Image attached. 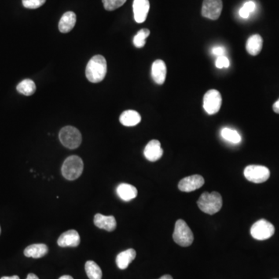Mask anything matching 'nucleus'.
Returning a JSON list of instances; mask_svg holds the SVG:
<instances>
[{
    "mask_svg": "<svg viewBox=\"0 0 279 279\" xmlns=\"http://www.w3.org/2000/svg\"><path fill=\"white\" fill-rule=\"evenodd\" d=\"M0 234H1V227H0Z\"/></svg>",
    "mask_w": 279,
    "mask_h": 279,
    "instance_id": "c9c22d12",
    "label": "nucleus"
},
{
    "mask_svg": "<svg viewBox=\"0 0 279 279\" xmlns=\"http://www.w3.org/2000/svg\"><path fill=\"white\" fill-rule=\"evenodd\" d=\"M107 72V60L100 55L95 56L89 60L86 66V75L88 80L99 83L105 78Z\"/></svg>",
    "mask_w": 279,
    "mask_h": 279,
    "instance_id": "f257e3e1",
    "label": "nucleus"
},
{
    "mask_svg": "<svg viewBox=\"0 0 279 279\" xmlns=\"http://www.w3.org/2000/svg\"><path fill=\"white\" fill-rule=\"evenodd\" d=\"M275 233V226L266 220H260L254 223L251 228V234L258 240H265L272 237Z\"/></svg>",
    "mask_w": 279,
    "mask_h": 279,
    "instance_id": "423d86ee",
    "label": "nucleus"
},
{
    "mask_svg": "<svg viewBox=\"0 0 279 279\" xmlns=\"http://www.w3.org/2000/svg\"><path fill=\"white\" fill-rule=\"evenodd\" d=\"M133 9L135 21L138 23H144L149 12V0H133Z\"/></svg>",
    "mask_w": 279,
    "mask_h": 279,
    "instance_id": "9b49d317",
    "label": "nucleus"
},
{
    "mask_svg": "<svg viewBox=\"0 0 279 279\" xmlns=\"http://www.w3.org/2000/svg\"><path fill=\"white\" fill-rule=\"evenodd\" d=\"M244 177L254 183H263L270 177L268 167L262 166H247L244 171Z\"/></svg>",
    "mask_w": 279,
    "mask_h": 279,
    "instance_id": "6e6552de",
    "label": "nucleus"
},
{
    "mask_svg": "<svg viewBox=\"0 0 279 279\" xmlns=\"http://www.w3.org/2000/svg\"><path fill=\"white\" fill-rule=\"evenodd\" d=\"M59 279H74L73 278L70 276H63L59 278Z\"/></svg>",
    "mask_w": 279,
    "mask_h": 279,
    "instance_id": "f704fd0d",
    "label": "nucleus"
},
{
    "mask_svg": "<svg viewBox=\"0 0 279 279\" xmlns=\"http://www.w3.org/2000/svg\"><path fill=\"white\" fill-rule=\"evenodd\" d=\"M173 240L181 247H189L192 244L194 240L193 233L183 220H178L175 223Z\"/></svg>",
    "mask_w": 279,
    "mask_h": 279,
    "instance_id": "39448f33",
    "label": "nucleus"
},
{
    "mask_svg": "<svg viewBox=\"0 0 279 279\" xmlns=\"http://www.w3.org/2000/svg\"><path fill=\"white\" fill-rule=\"evenodd\" d=\"M197 205L205 214L214 215L222 208V196L217 192H203L198 199Z\"/></svg>",
    "mask_w": 279,
    "mask_h": 279,
    "instance_id": "f03ea898",
    "label": "nucleus"
},
{
    "mask_svg": "<svg viewBox=\"0 0 279 279\" xmlns=\"http://www.w3.org/2000/svg\"><path fill=\"white\" fill-rule=\"evenodd\" d=\"M76 23V15L74 12L68 11L64 13L58 23V28L60 32L68 33L75 27Z\"/></svg>",
    "mask_w": 279,
    "mask_h": 279,
    "instance_id": "f3484780",
    "label": "nucleus"
},
{
    "mask_svg": "<svg viewBox=\"0 0 279 279\" xmlns=\"http://www.w3.org/2000/svg\"><path fill=\"white\" fill-rule=\"evenodd\" d=\"M159 279H173V278L169 275H165V276H162Z\"/></svg>",
    "mask_w": 279,
    "mask_h": 279,
    "instance_id": "72a5a7b5",
    "label": "nucleus"
},
{
    "mask_svg": "<svg viewBox=\"0 0 279 279\" xmlns=\"http://www.w3.org/2000/svg\"><path fill=\"white\" fill-rule=\"evenodd\" d=\"M137 256V253L135 250L130 249L122 251L116 256V262L118 268L121 270H124L127 269L133 260L135 259Z\"/></svg>",
    "mask_w": 279,
    "mask_h": 279,
    "instance_id": "a211bd4d",
    "label": "nucleus"
},
{
    "mask_svg": "<svg viewBox=\"0 0 279 279\" xmlns=\"http://www.w3.org/2000/svg\"><path fill=\"white\" fill-rule=\"evenodd\" d=\"M221 135L224 140L233 143V144H239L241 141L240 133L233 129L227 128V127L223 129L221 131Z\"/></svg>",
    "mask_w": 279,
    "mask_h": 279,
    "instance_id": "b1692460",
    "label": "nucleus"
},
{
    "mask_svg": "<svg viewBox=\"0 0 279 279\" xmlns=\"http://www.w3.org/2000/svg\"><path fill=\"white\" fill-rule=\"evenodd\" d=\"M94 224L100 229L112 232L116 228V221L113 216H104L97 214L94 217Z\"/></svg>",
    "mask_w": 279,
    "mask_h": 279,
    "instance_id": "2eb2a0df",
    "label": "nucleus"
},
{
    "mask_svg": "<svg viewBox=\"0 0 279 279\" xmlns=\"http://www.w3.org/2000/svg\"><path fill=\"white\" fill-rule=\"evenodd\" d=\"M222 0H204L202 15L203 17L208 18L210 20H218L222 13Z\"/></svg>",
    "mask_w": 279,
    "mask_h": 279,
    "instance_id": "1a4fd4ad",
    "label": "nucleus"
},
{
    "mask_svg": "<svg viewBox=\"0 0 279 279\" xmlns=\"http://www.w3.org/2000/svg\"><path fill=\"white\" fill-rule=\"evenodd\" d=\"M86 274L89 279H102L103 272L100 267L93 261H88L85 265Z\"/></svg>",
    "mask_w": 279,
    "mask_h": 279,
    "instance_id": "5701e85b",
    "label": "nucleus"
},
{
    "mask_svg": "<svg viewBox=\"0 0 279 279\" xmlns=\"http://www.w3.org/2000/svg\"><path fill=\"white\" fill-rule=\"evenodd\" d=\"M26 279H39V278L36 276V275L33 274V273H30Z\"/></svg>",
    "mask_w": 279,
    "mask_h": 279,
    "instance_id": "2f4dec72",
    "label": "nucleus"
},
{
    "mask_svg": "<svg viewBox=\"0 0 279 279\" xmlns=\"http://www.w3.org/2000/svg\"><path fill=\"white\" fill-rule=\"evenodd\" d=\"M59 140L65 148L71 150L76 149L82 143V134L74 126H64L59 132Z\"/></svg>",
    "mask_w": 279,
    "mask_h": 279,
    "instance_id": "20e7f679",
    "label": "nucleus"
},
{
    "mask_svg": "<svg viewBox=\"0 0 279 279\" xmlns=\"http://www.w3.org/2000/svg\"><path fill=\"white\" fill-rule=\"evenodd\" d=\"M255 8H256L255 3L252 2V1H249V2H246L244 6L240 9L239 14H240V16H241L242 18L247 19V18L249 17L250 14H251L252 12H254Z\"/></svg>",
    "mask_w": 279,
    "mask_h": 279,
    "instance_id": "bb28decb",
    "label": "nucleus"
},
{
    "mask_svg": "<svg viewBox=\"0 0 279 279\" xmlns=\"http://www.w3.org/2000/svg\"><path fill=\"white\" fill-rule=\"evenodd\" d=\"M222 105V96L219 91L216 89L209 90L203 97V108L210 115L219 112Z\"/></svg>",
    "mask_w": 279,
    "mask_h": 279,
    "instance_id": "0eeeda50",
    "label": "nucleus"
},
{
    "mask_svg": "<svg viewBox=\"0 0 279 279\" xmlns=\"http://www.w3.org/2000/svg\"></svg>",
    "mask_w": 279,
    "mask_h": 279,
    "instance_id": "e433bc0d",
    "label": "nucleus"
},
{
    "mask_svg": "<svg viewBox=\"0 0 279 279\" xmlns=\"http://www.w3.org/2000/svg\"><path fill=\"white\" fill-rule=\"evenodd\" d=\"M0 279H20V277L17 276H11V277H8V276H4V277H2Z\"/></svg>",
    "mask_w": 279,
    "mask_h": 279,
    "instance_id": "473e14b6",
    "label": "nucleus"
},
{
    "mask_svg": "<svg viewBox=\"0 0 279 279\" xmlns=\"http://www.w3.org/2000/svg\"><path fill=\"white\" fill-rule=\"evenodd\" d=\"M167 68L165 61L162 60H156L154 61L151 67V76L153 80L158 85H163L166 82Z\"/></svg>",
    "mask_w": 279,
    "mask_h": 279,
    "instance_id": "4468645a",
    "label": "nucleus"
},
{
    "mask_svg": "<svg viewBox=\"0 0 279 279\" xmlns=\"http://www.w3.org/2000/svg\"><path fill=\"white\" fill-rule=\"evenodd\" d=\"M80 236L75 229H70L59 236L57 244L60 247H76L80 244Z\"/></svg>",
    "mask_w": 279,
    "mask_h": 279,
    "instance_id": "f8f14e48",
    "label": "nucleus"
},
{
    "mask_svg": "<svg viewBox=\"0 0 279 279\" xmlns=\"http://www.w3.org/2000/svg\"><path fill=\"white\" fill-rule=\"evenodd\" d=\"M16 90L18 91V93L24 96H32L35 93L36 85L34 81L31 79H24L18 84Z\"/></svg>",
    "mask_w": 279,
    "mask_h": 279,
    "instance_id": "4be33fe9",
    "label": "nucleus"
},
{
    "mask_svg": "<svg viewBox=\"0 0 279 279\" xmlns=\"http://www.w3.org/2000/svg\"><path fill=\"white\" fill-rule=\"evenodd\" d=\"M229 60L225 56H220L216 60V66L218 68H226L229 66Z\"/></svg>",
    "mask_w": 279,
    "mask_h": 279,
    "instance_id": "c85d7f7f",
    "label": "nucleus"
},
{
    "mask_svg": "<svg viewBox=\"0 0 279 279\" xmlns=\"http://www.w3.org/2000/svg\"><path fill=\"white\" fill-rule=\"evenodd\" d=\"M150 30L148 29H141L133 38V45L136 48H141L146 44V39L149 37Z\"/></svg>",
    "mask_w": 279,
    "mask_h": 279,
    "instance_id": "393cba45",
    "label": "nucleus"
},
{
    "mask_svg": "<svg viewBox=\"0 0 279 279\" xmlns=\"http://www.w3.org/2000/svg\"><path fill=\"white\" fill-rule=\"evenodd\" d=\"M213 54L214 56H217V57H220V56H223L224 54H225V49L223 47H216V48H213V51H212Z\"/></svg>",
    "mask_w": 279,
    "mask_h": 279,
    "instance_id": "c756f323",
    "label": "nucleus"
},
{
    "mask_svg": "<svg viewBox=\"0 0 279 279\" xmlns=\"http://www.w3.org/2000/svg\"><path fill=\"white\" fill-rule=\"evenodd\" d=\"M84 164L80 157L71 155L66 159L61 167V174L65 179L74 181L82 175Z\"/></svg>",
    "mask_w": 279,
    "mask_h": 279,
    "instance_id": "7ed1b4c3",
    "label": "nucleus"
},
{
    "mask_svg": "<svg viewBox=\"0 0 279 279\" xmlns=\"http://www.w3.org/2000/svg\"><path fill=\"white\" fill-rule=\"evenodd\" d=\"M49 249L48 246L44 244H31L24 250V255L27 258H41L48 254Z\"/></svg>",
    "mask_w": 279,
    "mask_h": 279,
    "instance_id": "6ab92c4d",
    "label": "nucleus"
},
{
    "mask_svg": "<svg viewBox=\"0 0 279 279\" xmlns=\"http://www.w3.org/2000/svg\"><path fill=\"white\" fill-rule=\"evenodd\" d=\"M273 111H274L276 113H279V100L274 103V105H273Z\"/></svg>",
    "mask_w": 279,
    "mask_h": 279,
    "instance_id": "7c9ffc66",
    "label": "nucleus"
},
{
    "mask_svg": "<svg viewBox=\"0 0 279 279\" xmlns=\"http://www.w3.org/2000/svg\"><path fill=\"white\" fill-rule=\"evenodd\" d=\"M126 0H103V6L107 11H113L121 7Z\"/></svg>",
    "mask_w": 279,
    "mask_h": 279,
    "instance_id": "a878e982",
    "label": "nucleus"
},
{
    "mask_svg": "<svg viewBox=\"0 0 279 279\" xmlns=\"http://www.w3.org/2000/svg\"><path fill=\"white\" fill-rule=\"evenodd\" d=\"M141 120V115L135 111H124L119 116V122L126 126H136Z\"/></svg>",
    "mask_w": 279,
    "mask_h": 279,
    "instance_id": "412c9836",
    "label": "nucleus"
},
{
    "mask_svg": "<svg viewBox=\"0 0 279 279\" xmlns=\"http://www.w3.org/2000/svg\"><path fill=\"white\" fill-rule=\"evenodd\" d=\"M205 180L199 174H194L181 179L178 183V189L181 192H191L199 189L204 185Z\"/></svg>",
    "mask_w": 279,
    "mask_h": 279,
    "instance_id": "9d476101",
    "label": "nucleus"
},
{
    "mask_svg": "<svg viewBox=\"0 0 279 279\" xmlns=\"http://www.w3.org/2000/svg\"><path fill=\"white\" fill-rule=\"evenodd\" d=\"M144 155L149 162L159 161L163 155V150L161 146V143L158 140H152L148 142L144 148Z\"/></svg>",
    "mask_w": 279,
    "mask_h": 279,
    "instance_id": "ddd939ff",
    "label": "nucleus"
},
{
    "mask_svg": "<svg viewBox=\"0 0 279 279\" xmlns=\"http://www.w3.org/2000/svg\"><path fill=\"white\" fill-rule=\"evenodd\" d=\"M116 193L123 201L129 202L137 197V189L130 184L122 183L116 188Z\"/></svg>",
    "mask_w": 279,
    "mask_h": 279,
    "instance_id": "dca6fc26",
    "label": "nucleus"
},
{
    "mask_svg": "<svg viewBox=\"0 0 279 279\" xmlns=\"http://www.w3.org/2000/svg\"><path fill=\"white\" fill-rule=\"evenodd\" d=\"M46 2V0H22L23 6L27 9H34L41 7Z\"/></svg>",
    "mask_w": 279,
    "mask_h": 279,
    "instance_id": "cd10ccee",
    "label": "nucleus"
},
{
    "mask_svg": "<svg viewBox=\"0 0 279 279\" xmlns=\"http://www.w3.org/2000/svg\"><path fill=\"white\" fill-rule=\"evenodd\" d=\"M262 47L263 39L262 37L259 34H254L247 40L246 49L251 56H256L262 52Z\"/></svg>",
    "mask_w": 279,
    "mask_h": 279,
    "instance_id": "aec40b11",
    "label": "nucleus"
}]
</instances>
